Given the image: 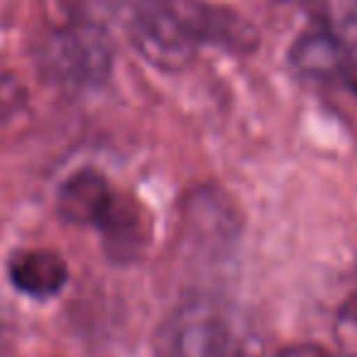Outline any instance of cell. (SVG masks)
Wrapping results in <instances>:
<instances>
[{"label":"cell","mask_w":357,"mask_h":357,"mask_svg":"<svg viewBox=\"0 0 357 357\" xmlns=\"http://www.w3.org/2000/svg\"><path fill=\"white\" fill-rule=\"evenodd\" d=\"M252 342L225 303L194 298L159 326L157 357H245Z\"/></svg>","instance_id":"cell-1"},{"label":"cell","mask_w":357,"mask_h":357,"mask_svg":"<svg viewBox=\"0 0 357 357\" xmlns=\"http://www.w3.org/2000/svg\"><path fill=\"white\" fill-rule=\"evenodd\" d=\"M40 66L54 84L89 89L108 79L113 69V50L98 25L69 22L42 42Z\"/></svg>","instance_id":"cell-2"},{"label":"cell","mask_w":357,"mask_h":357,"mask_svg":"<svg viewBox=\"0 0 357 357\" xmlns=\"http://www.w3.org/2000/svg\"><path fill=\"white\" fill-rule=\"evenodd\" d=\"M130 35L132 45L149 64L167 71L189 66L201 45L186 15L184 0L139 8Z\"/></svg>","instance_id":"cell-3"},{"label":"cell","mask_w":357,"mask_h":357,"mask_svg":"<svg viewBox=\"0 0 357 357\" xmlns=\"http://www.w3.org/2000/svg\"><path fill=\"white\" fill-rule=\"evenodd\" d=\"M181 238L189 240L194 248L220 252L230 248L238 238V215L230 201L215 189H199L184 201V218H181Z\"/></svg>","instance_id":"cell-4"},{"label":"cell","mask_w":357,"mask_h":357,"mask_svg":"<svg viewBox=\"0 0 357 357\" xmlns=\"http://www.w3.org/2000/svg\"><path fill=\"white\" fill-rule=\"evenodd\" d=\"M93 228L103 235V245L110 257L120 262L139 257L147 243V220L142 215V208L132 199L120 196L118 191Z\"/></svg>","instance_id":"cell-5"},{"label":"cell","mask_w":357,"mask_h":357,"mask_svg":"<svg viewBox=\"0 0 357 357\" xmlns=\"http://www.w3.org/2000/svg\"><path fill=\"white\" fill-rule=\"evenodd\" d=\"M8 274L17 291L32 298H50L64 289L69 267L54 250H22L10 257Z\"/></svg>","instance_id":"cell-6"},{"label":"cell","mask_w":357,"mask_h":357,"mask_svg":"<svg viewBox=\"0 0 357 357\" xmlns=\"http://www.w3.org/2000/svg\"><path fill=\"white\" fill-rule=\"evenodd\" d=\"M115 191L105 181L103 174L93 169H81L69 176L59 189V215L76 225H96Z\"/></svg>","instance_id":"cell-7"},{"label":"cell","mask_w":357,"mask_h":357,"mask_svg":"<svg viewBox=\"0 0 357 357\" xmlns=\"http://www.w3.org/2000/svg\"><path fill=\"white\" fill-rule=\"evenodd\" d=\"M184 8L201 45L213 42V45H223L233 52H248L257 42L252 27L245 20H240L233 10L211 8L204 3H184Z\"/></svg>","instance_id":"cell-8"},{"label":"cell","mask_w":357,"mask_h":357,"mask_svg":"<svg viewBox=\"0 0 357 357\" xmlns=\"http://www.w3.org/2000/svg\"><path fill=\"white\" fill-rule=\"evenodd\" d=\"M291 61L301 74L311 79L333 81L345 76V56L340 47L318 22L294 42Z\"/></svg>","instance_id":"cell-9"},{"label":"cell","mask_w":357,"mask_h":357,"mask_svg":"<svg viewBox=\"0 0 357 357\" xmlns=\"http://www.w3.org/2000/svg\"><path fill=\"white\" fill-rule=\"evenodd\" d=\"M318 25L337 42L345 56L342 79L357 86V0H323L318 8Z\"/></svg>","instance_id":"cell-10"},{"label":"cell","mask_w":357,"mask_h":357,"mask_svg":"<svg viewBox=\"0 0 357 357\" xmlns=\"http://www.w3.org/2000/svg\"><path fill=\"white\" fill-rule=\"evenodd\" d=\"M333 337L340 355L357 357V287L345 296L337 306L335 321H333Z\"/></svg>","instance_id":"cell-11"},{"label":"cell","mask_w":357,"mask_h":357,"mask_svg":"<svg viewBox=\"0 0 357 357\" xmlns=\"http://www.w3.org/2000/svg\"><path fill=\"white\" fill-rule=\"evenodd\" d=\"M22 100H25V89L20 86V81L8 74H0V120L15 113Z\"/></svg>","instance_id":"cell-12"},{"label":"cell","mask_w":357,"mask_h":357,"mask_svg":"<svg viewBox=\"0 0 357 357\" xmlns=\"http://www.w3.org/2000/svg\"><path fill=\"white\" fill-rule=\"evenodd\" d=\"M277 357H331V352L323 350L321 345H313V342H298V345H289L279 350Z\"/></svg>","instance_id":"cell-13"},{"label":"cell","mask_w":357,"mask_h":357,"mask_svg":"<svg viewBox=\"0 0 357 357\" xmlns=\"http://www.w3.org/2000/svg\"><path fill=\"white\" fill-rule=\"evenodd\" d=\"M125 3H135L137 8H149V6H162V3H174V0H125Z\"/></svg>","instance_id":"cell-14"},{"label":"cell","mask_w":357,"mask_h":357,"mask_svg":"<svg viewBox=\"0 0 357 357\" xmlns=\"http://www.w3.org/2000/svg\"><path fill=\"white\" fill-rule=\"evenodd\" d=\"M93 6H100V8H115L118 3H125V0H89Z\"/></svg>","instance_id":"cell-15"},{"label":"cell","mask_w":357,"mask_h":357,"mask_svg":"<svg viewBox=\"0 0 357 357\" xmlns=\"http://www.w3.org/2000/svg\"><path fill=\"white\" fill-rule=\"evenodd\" d=\"M284 3H287V0H284Z\"/></svg>","instance_id":"cell-16"}]
</instances>
